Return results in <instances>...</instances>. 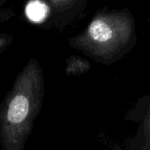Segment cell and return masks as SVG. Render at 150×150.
I'll list each match as a JSON object with an SVG mask.
<instances>
[{
	"label": "cell",
	"instance_id": "1",
	"mask_svg": "<svg viewBox=\"0 0 150 150\" xmlns=\"http://www.w3.org/2000/svg\"><path fill=\"white\" fill-rule=\"evenodd\" d=\"M134 33V23L128 11H112L98 14L69 43L94 58L110 59L127 47Z\"/></svg>",
	"mask_w": 150,
	"mask_h": 150
},
{
	"label": "cell",
	"instance_id": "2",
	"mask_svg": "<svg viewBox=\"0 0 150 150\" xmlns=\"http://www.w3.org/2000/svg\"><path fill=\"white\" fill-rule=\"evenodd\" d=\"M29 110V101L24 95H17L11 100L8 110V120L11 123H20L26 117Z\"/></svg>",
	"mask_w": 150,
	"mask_h": 150
},
{
	"label": "cell",
	"instance_id": "3",
	"mask_svg": "<svg viewBox=\"0 0 150 150\" xmlns=\"http://www.w3.org/2000/svg\"><path fill=\"white\" fill-rule=\"evenodd\" d=\"M68 70L76 71V69L85 70L86 68H89V64L84 59L78 56H71L68 59Z\"/></svg>",
	"mask_w": 150,
	"mask_h": 150
},
{
	"label": "cell",
	"instance_id": "4",
	"mask_svg": "<svg viewBox=\"0 0 150 150\" xmlns=\"http://www.w3.org/2000/svg\"><path fill=\"white\" fill-rule=\"evenodd\" d=\"M41 7V4H40L39 3H33L27 8L29 9V11H27V15H29V17L33 19H40L42 14H44L43 8Z\"/></svg>",
	"mask_w": 150,
	"mask_h": 150
},
{
	"label": "cell",
	"instance_id": "5",
	"mask_svg": "<svg viewBox=\"0 0 150 150\" xmlns=\"http://www.w3.org/2000/svg\"><path fill=\"white\" fill-rule=\"evenodd\" d=\"M5 1H6V0H0V4H3Z\"/></svg>",
	"mask_w": 150,
	"mask_h": 150
}]
</instances>
